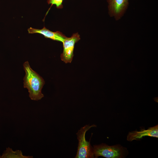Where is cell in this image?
<instances>
[{"label": "cell", "instance_id": "52a82bcc", "mask_svg": "<svg viewBox=\"0 0 158 158\" xmlns=\"http://www.w3.org/2000/svg\"><path fill=\"white\" fill-rule=\"evenodd\" d=\"M30 34L39 33L43 35L45 38L63 42L67 37L59 31L54 32L50 31L44 26L39 29L30 27L28 30Z\"/></svg>", "mask_w": 158, "mask_h": 158}, {"label": "cell", "instance_id": "5b68a950", "mask_svg": "<svg viewBox=\"0 0 158 158\" xmlns=\"http://www.w3.org/2000/svg\"><path fill=\"white\" fill-rule=\"evenodd\" d=\"M129 0H107L109 16L116 20L123 16L129 5Z\"/></svg>", "mask_w": 158, "mask_h": 158}, {"label": "cell", "instance_id": "7a4b0ae2", "mask_svg": "<svg viewBox=\"0 0 158 158\" xmlns=\"http://www.w3.org/2000/svg\"><path fill=\"white\" fill-rule=\"evenodd\" d=\"M96 127L95 125L90 126L86 125L82 127L76 133L78 141V150L75 158H95L93 148L91 146L90 141L86 140V132L91 128Z\"/></svg>", "mask_w": 158, "mask_h": 158}, {"label": "cell", "instance_id": "6da1fadb", "mask_svg": "<svg viewBox=\"0 0 158 158\" xmlns=\"http://www.w3.org/2000/svg\"><path fill=\"white\" fill-rule=\"evenodd\" d=\"M23 66L25 72L23 78L24 87L27 88L31 99L38 101L44 97L42 90L44 84L43 78L30 67L28 61L25 62Z\"/></svg>", "mask_w": 158, "mask_h": 158}, {"label": "cell", "instance_id": "ba28073f", "mask_svg": "<svg viewBox=\"0 0 158 158\" xmlns=\"http://www.w3.org/2000/svg\"><path fill=\"white\" fill-rule=\"evenodd\" d=\"M32 156H25L23 154L21 150H16L14 151L12 148L8 147L4 151L0 158H32Z\"/></svg>", "mask_w": 158, "mask_h": 158}, {"label": "cell", "instance_id": "9c48e42d", "mask_svg": "<svg viewBox=\"0 0 158 158\" xmlns=\"http://www.w3.org/2000/svg\"><path fill=\"white\" fill-rule=\"evenodd\" d=\"M63 0H47V2L49 4L55 5L57 8H62L63 7L62 3Z\"/></svg>", "mask_w": 158, "mask_h": 158}, {"label": "cell", "instance_id": "3957f363", "mask_svg": "<svg viewBox=\"0 0 158 158\" xmlns=\"http://www.w3.org/2000/svg\"><path fill=\"white\" fill-rule=\"evenodd\" d=\"M95 158L102 156L107 158H119L123 157L124 150L119 145L109 146L102 143L93 145Z\"/></svg>", "mask_w": 158, "mask_h": 158}, {"label": "cell", "instance_id": "277c9868", "mask_svg": "<svg viewBox=\"0 0 158 158\" xmlns=\"http://www.w3.org/2000/svg\"><path fill=\"white\" fill-rule=\"evenodd\" d=\"M80 39L79 34L76 33L70 37H67L62 42L63 49L60 56L62 61L65 63H71L73 56L75 44Z\"/></svg>", "mask_w": 158, "mask_h": 158}, {"label": "cell", "instance_id": "8992f818", "mask_svg": "<svg viewBox=\"0 0 158 158\" xmlns=\"http://www.w3.org/2000/svg\"><path fill=\"white\" fill-rule=\"evenodd\" d=\"M145 136L158 138V126L157 125L149 128L147 129H142L139 131L130 132L127 136V140L129 141L140 139Z\"/></svg>", "mask_w": 158, "mask_h": 158}]
</instances>
